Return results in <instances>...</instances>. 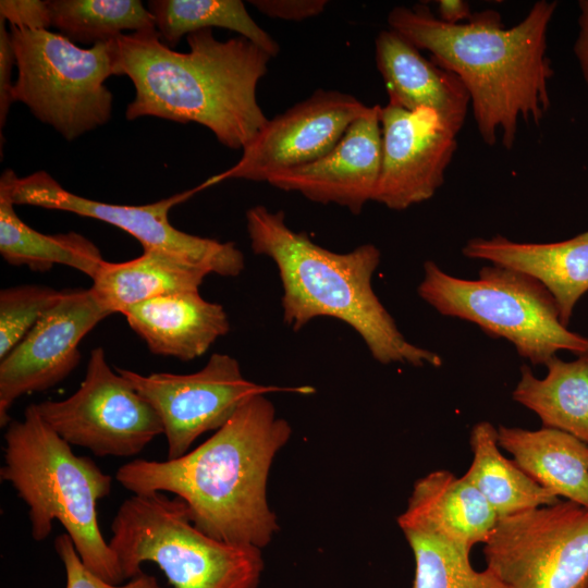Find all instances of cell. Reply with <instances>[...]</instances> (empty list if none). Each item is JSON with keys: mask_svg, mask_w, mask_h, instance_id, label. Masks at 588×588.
Listing matches in <instances>:
<instances>
[{"mask_svg": "<svg viewBox=\"0 0 588 588\" xmlns=\"http://www.w3.org/2000/svg\"><path fill=\"white\" fill-rule=\"evenodd\" d=\"M438 12V17L449 24H461L473 15L469 4L463 0H440Z\"/></svg>", "mask_w": 588, "mask_h": 588, "instance_id": "e575fe53", "label": "cell"}, {"mask_svg": "<svg viewBox=\"0 0 588 588\" xmlns=\"http://www.w3.org/2000/svg\"><path fill=\"white\" fill-rule=\"evenodd\" d=\"M469 445L473 461L463 477L483 495L499 518L561 500L501 453L498 429L491 422L474 425Z\"/></svg>", "mask_w": 588, "mask_h": 588, "instance_id": "cb8c5ba5", "label": "cell"}, {"mask_svg": "<svg viewBox=\"0 0 588 588\" xmlns=\"http://www.w3.org/2000/svg\"><path fill=\"white\" fill-rule=\"evenodd\" d=\"M109 546L125 580L152 562L173 588H258L261 549L216 540L192 522L179 497L133 494L119 506Z\"/></svg>", "mask_w": 588, "mask_h": 588, "instance_id": "8992f818", "label": "cell"}, {"mask_svg": "<svg viewBox=\"0 0 588 588\" xmlns=\"http://www.w3.org/2000/svg\"><path fill=\"white\" fill-rule=\"evenodd\" d=\"M252 249L277 266L283 321L298 331L318 317L348 324L380 364L442 365L441 357L406 340L372 289L381 254L372 244L334 253L292 230L283 211L262 205L246 212Z\"/></svg>", "mask_w": 588, "mask_h": 588, "instance_id": "277c9868", "label": "cell"}, {"mask_svg": "<svg viewBox=\"0 0 588 588\" xmlns=\"http://www.w3.org/2000/svg\"><path fill=\"white\" fill-rule=\"evenodd\" d=\"M51 26L72 42L115 39L124 30L152 29L155 20L139 0H48Z\"/></svg>", "mask_w": 588, "mask_h": 588, "instance_id": "4316f807", "label": "cell"}, {"mask_svg": "<svg viewBox=\"0 0 588 588\" xmlns=\"http://www.w3.org/2000/svg\"><path fill=\"white\" fill-rule=\"evenodd\" d=\"M66 291L38 284H22L0 292V359L7 356L33 327L65 295Z\"/></svg>", "mask_w": 588, "mask_h": 588, "instance_id": "f1b7e54d", "label": "cell"}, {"mask_svg": "<svg viewBox=\"0 0 588 588\" xmlns=\"http://www.w3.org/2000/svg\"><path fill=\"white\" fill-rule=\"evenodd\" d=\"M122 315L152 354L183 362L203 356L230 330L223 306L204 299L199 291L150 298Z\"/></svg>", "mask_w": 588, "mask_h": 588, "instance_id": "ffe728a7", "label": "cell"}, {"mask_svg": "<svg viewBox=\"0 0 588 588\" xmlns=\"http://www.w3.org/2000/svg\"><path fill=\"white\" fill-rule=\"evenodd\" d=\"M382 156L373 200L393 210L430 199L444 182L457 132L434 111L380 108Z\"/></svg>", "mask_w": 588, "mask_h": 588, "instance_id": "9a60e30c", "label": "cell"}, {"mask_svg": "<svg viewBox=\"0 0 588 588\" xmlns=\"http://www.w3.org/2000/svg\"><path fill=\"white\" fill-rule=\"evenodd\" d=\"M211 272L174 254L145 249L124 262L106 261L91 280L90 289L112 314L150 298L199 291Z\"/></svg>", "mask_w": 588, "mask_h": 588, "instance_id": "7402d4cb", "label": "cell"}, {"mask_svg": "<svg viewBox=\"0 0 588 588\" xmlns=\"http://www.w3.org/2000/svg\"><path fill=\"white\" fill-rule=\"evenodd\" d=\"M499 446L542 488L588 509V444L552 428L528 430L500 425Z\"/></svg>", "mask_w": 588, "mask_h": 588, "instance_id": "44dd1931", "label": "cell"}, {"mask_svg": "<svg viewBox=\"0 0 588 588\" xmlns=\"http://www.w3.org/2000/svg\"><path fill=\"white\" fill-rule=\"evenodd\" d=\"M157 412L167 439L168 460L188 452L203 433L225 425L248 399L271 392L309 394L310 387L262 385L246 379L238 362L212 354L198 371L186 375L138 372L115 368Z\"/></svg>", "mask_w": 588, "mask_h": 588, "instance_id": "7c38bea8", "label": "cell"}, {"mask_svg": "<svg viewBox=\"0 0 588 588\" xmlns=\"http://www.w3.org/2000/svg\"><path fill=\"white\" fill-rule=\"evenodd\" d=\"M54 550L64 566L65 588H161L155 576L144 572L125 584L106 581L85 566L66 532L56 538Z\"/></svg>", "mask_w": 588, "mask_h": 588, "instance_id": "f546056e", "label": "cell"}, {"mask_svg": "<svg viewBox=\"0 0 588 588\" xmlns=\"http://www.w3.org/2000/svg\"><path fill=\"white\" fill-rule=\"evenodd\" d=\"M266 395L248 399L196 449L173 460L127 462L115 479L133 494L179 497L193 524L216 540L265 548L280 529L268 503V477L292 436Z\"/></svg>", "mask_w": 588, "mask_h": 588, "instance_id": "6da1fadb", "label": "cell"}, {"mask_svg": "<svg viewBox=\"0 0 588 588\" xmlns=\"http://www.w3.org/2000/svg\"><path fill=\"white\" fill-rule=\"evenodd\" d=\"M415 561L412 588H507L490 569L476 571L470 551L434 536L403 531Z\"/></svg>", "mask_w": 588, "mask_h": 588, "instance_id": "83f0119b", "label": "cell"}, {"mask_svg": "<svg viewBox=\"0 0 588 588\" xmlns=\"http://www.w3.org/2000/svg\"><path fill=\"white\" fill-rule=\"evenodd\" d=\"M380 106H372L354 121L323 157L308 164L271 175L267 183L297 192L320 204H335L358 215L373 200L381 169Z\"/></svg>", "mask_w": 588, "mask_h": 588, "instance_id": "2e32d148", "label": "cell"}, {"mask_svg": "<svg viewBox=\"0 0 588 588\" xmlns=\"http://www.w3.org/2000/svg\"><path fill=\"white\" fill-rule=\"evenodd\" d=\"M0 186L15 205L63 210L98 219L133 235L145 249H157L180 256L206 267L221 277H237L245 267L243 253L233 242L200 237L174 228L169 213L172 207L186 200L199 188L142 206L114 205L73 194L46 171L19 177L7 169Z\"/></svg>", "mask_w": 588, "mask_h": 588, "instance_id": "30bf717a", "label": "cell"}, {"mask_svg": "<svg viewBox=\"0 0 588 588\" xmlns=\"http://www.w3.org/2000/svg\"><path fill=\"white\" fill-rule=\"evenodd\" d=\"M112 313L93 290H66L11 352L0 359V426L12 420L10 409L22 395L48 390L78 365L79 343Z\"/></svg>", "mask_w": 588, "mask_h": 588, "instance_id": "5bb4252c", "label": "cell"}, {"mask_svg": "<svg viewBox=\"0 0 588 588\" xmlns=\"http://www.w3.org/2000/svg\"><path fill=\"white\" fill-rule=\"evenodd\" d=\"M5 428L0 478L27 505L33 539L45 540L57 520L89 571L111 584L125 581L97 518V503L110 494L112 477L91 458L75 455L35 404Z\"/></svg>", "mask_w": 588, "mask_h": 588, "instance_id": "5b68a950", "label": "cell"}, {"mask_svg": "<svg viewBox=\"0 0 588 588\" xmlns=\"http://www.w3.org/2000/svg\"><path fill=\"white\" fill-rule=\"evenodd\" d=\"M580 237L588 240V231L585 233L579 234Z\"/></svg>", "mask_w": 588, "mask_h": 588, "instance_id": "d590c367", "label": "cell"}, {"mask_svg": "<svg viewBox=\"0 0 588 588\" xmlns=\"http://www.w3.org/2000/svg\"><path fill=\"white\" fill-rule=\"evenodd\" d=\"M369 108L348 94L316 90L285 112L268 119L242 149L240 160L199 187L226 179L267 182L275 173L314 162L332 150L350 125Z\"/></svg>", "mask_w": 588, "mask_h": 588, "instance_id": "4fadbf2b", "label": "cell"}, {"mask_svg": "<svg viewBox=\"0 0 588 588\" xmlns=\"http://www.w3.org/2000/svg\"><path fill=\"white\" fill-rule=\"evenodd\" d=\"M17 68L13 101L71 142L105 125L113 97V40L81 48L59 33L11 26Z\"/></svg>", "mask_w": 588, "mask_h": 588, "instance_id": "ba28073f", "label": "cell"}, {"mask_svg": "<svg viewBox=\"0 0 588 588\" xmlns=\"http://www.w3.org/2000/svg\"><path fill=\"white\" fill-rule=\"evenodd\" d=\"M417 292L441 315L473 322L488 335L507 340L532 365H546L559 351L588 355V338L561 321L548 290L515 270L489 265L479 270L477 279L468 280L427 260Z\"/></svg>", "mask_w": 588, "mask_h": 588, "instance_id": "52a82bcc", "label": "cell"}, {"mask_svg": "<svg viewBox=\"0 0 588 588\" xmlns=\"http://www.w3.org/2000/svg\"><path fill=\"white\" fill-rule=\"evenodd\" d=\"M0 19L19 28L48 29L51 27L48 0H1Z\"/></svg>", "mask_w": 588, "mask_h": 588, "instance_id": "4dcf8cb0", "label": "cell"}, {"mask_svg": "<svg viewBox=\"0 0 588 588\" xmlns=\"http://www.w3.org/2000/svg\"><path fill=\"white\" fill-rule=\"evenodd\" d=\"M578 8L579 32L574 44V53L578 61L583 78L588 89V0H580L578 2Z\"/></svg>", "mask_w": 588, "mask_h": 588, "instance_id": "836d02e7", "label": "cell"}, {"mask_svg": "<svg viewBox=\"0 0 588 588\" xmlns=\"http://www.w3.org/2000/svg\"><path fill=\"white\" fill-rule=\"evenodd\" d=\"M148 10L160 39L170 48L184 35L222 27L238 33L272 58L279 52L278 42L255 22L241 0H150Z\"/></svg>", "mask_w": 588, "mask_h": 588, "instance_id": "484cf974", "label": "cell"}, {"mask_svg": "<svg viewBox=\"0 0 588 588\" xmlns=\"http://www.w3.org/2000/svg\"><path fill=\"white\" fill-rule=\"evenodd\" d=\"M462 253L541 283L553 297L565 326L579 298L588 292V240L579 235L554 243L515 242L502 235L475 237L467 241Z\"/></svg>", "mask_w": 588, "mask_h": 588, "instance_id": "d6986e66", "label": "cell"}, {"mask_svg": "<svg viewBox=\"0 0 588 588\" xmlns=\"http://www.w3.org/2000/svg\"><path fill=\"white\" fill-rule=\"evenodd\" d=\"M249 3L260 13L285 21L301 22L321 14L326 0H252Z\"/></svg>", "mask_w": 588, "mask_h": 588, "instance_id": "1f68e13d", "label": "cell"}, {"mask_svg": "<svg viewBox=\"0 0 588 588\" xmlns=\"http://www.w3.org/2000/svg\"><path fill=\"white\" fill-rule=\"evenodd\" d=\"M15 65V56L10 32L5 21L0 19V134L5 126L8 112L13 101L12 69Z\"/></svg>", "mask_w": 588, "mask_h": 588, "instance_id": "d6a6232c", "label": "cell"}, {"mask_svg": "<svg viewBox=\"0 0 588 588\" xmlns=\"http://www.w3.org/2000/svg\"><path fill=\"white\" fill-rule=\"evenodd\" d=\"M556 7V1H537L520 22L506 28L491 10L449 24L426 4L399 5L389 12L388 24L462 81L483 142L494 145L501 135L510 149L519 120L539 124L550 108L553 71L547 35Z\"/></svg>", "mask_w": 588, "mask_h": 588, "instance_id": "7a4b0ae2", "label": "cell"}, {"mask_svg": "<svg viewBox=\"0 0 588 588\" xmlns=\"http://www.w3.org/2000/svg\"><path fill=\"white\" fill-rule=\"evenodd\" d=\"M0 254L12 266L48 271L56 265L74 268L91 280L106 260L99 248L76 232L44 234L28 226L14 210L9 193L0 186Z\"/></svg>", "mask_w": 588, "mask_h": 588, "instance_id": "d4e9b609", "label": "cell"}, {"mask_svg": "<svg viewBox=\"0 0 588 588\" xmlns=\"http://www.w3.org/2000/svg\"><path fill=\"white\" fill-rule=\"evenodd\" d=\"M544 378L526 365L512 392L515 402L534 412L542 427L567 432L588 444V355L565 362L553 356Z\"/></svg>", "mask_w": 588, "mask_h": 588, "instance_id": "603a6c76", "label": "cell"}, {"mask_svg": "<svg viewBox=\"0 0 588 588\" xmlns=\"http://www.w3.org/2000/svg\"><path fill=\"white\" fill-rule=\"evenodd\" d=\"M376 62L388 103L411 111H434L453 130L461 131L470 99L454 73L427 60L417 47L391 28L381 30L376 38Z\"/></svg>", "mask_w": 588, "mask_h": 588, "instance_id": "ac0fdd59", "label": "cell"}, {"mask_svg": "<svg viewBox=\"0 0 588 588\" xmlns=\"http://www.w3.org/2000/svg\"><path fill=\"white\" fill-rule=\"evenodd\" d=\"M483 544L507 588H588V509L555 504L499 518Z\"/></svg>", "mask_w": 588, "mask_h": 588, "instance_id": "9c48e42d", "label": "cell"}, {"mask_svg": "<svg viewBox=\"0 0 588 588\" xmlns=\"http://www.w3.org/2000/svg\"><path fill=\"white\" fill-rule=\"evenodd\" d=\"M498 519L488 501L463 476L437 469L414 482L396 522L402 531L431 535L471 551L487 540Z\"/></svg>", "mask_w": 588, "mask_h": 588, "instance_id": "e0dca14e", "label": "cell"}, {"mask_svg": "<svg viewBox=\"0 0 588 588\" xmlns=\"http://www.w3.org/2000/svg\"><path fill=\"white\" fill-rule=\"evenodd\" d=\"M188 52L167 46L156 28L113 39L114 75L127 76L135 97L125 117H156L209 128L220 144L243 149L268 119L257 86L272 58L245 37L221 41L212 28L186 36Z\"/></svg>", "mask_w": 588, "mask_h": 588, "instance_id": "3957f363", "label": "cell"}, {"mask_svg": "<svg viewBox=\"0 0 588 588\" xmlns=\"http://www.w3.org/2000/svg\"><path fill=\"white\" fill-rule=\"evenodd\" d=\"M41 418L68 443L97 456L128 457L163 434L150 403L94 348L79 388L61 401L35 404Z\"/></svg>", "mask_w": 588, "mask_h": 588, "instance_id": "8fae6325", "label": "cell"}]
</instances>
